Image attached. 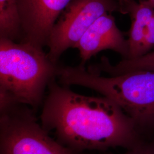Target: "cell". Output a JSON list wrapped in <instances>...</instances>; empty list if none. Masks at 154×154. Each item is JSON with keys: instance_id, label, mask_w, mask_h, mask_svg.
Here are the masks:
<instances>
[{"instance_id": "obj_1", "label": "cell", "mask_w": 154, "mask_h": 154, "mask_svg": "<svg viewBox=\"0 0 154 154\" xmlns=\"http://www.w3.org/2000/svg\"><path fill=\"white\" fill-rule=\"evenodd\" d=\"M41 120L57 141L77 152H106L132 148L146 137L111 100L72 91L53 79L48 85Z\"/></svg>"}, {"instance_id": "obj_2", "label": "cell", "mask_w": 154, "mask_h": 154, "mask_svg": "<svg viewBox=\"0 0 154 154\" xmlns=\"http://www.w3.org/2000/svg\"><path fill=\"white\" fill-rule=\"evenodd\" d=\"M55 77L65 86L93 90L111 100L146 137L154 132V70H139L103 76L85 66L57 67Z\"/></svg>"}, {"instance_id": "obj_3", "label": "cell", "mask_w": 154, "mask_h": 154, "mask_svg": "<svg viewBox=\"0 0 154 154\" xmlns=\"http://www.w3.org/2000/svg\"><path fill=\"white\" fill-rule=\"evenodd\" d=\"M57 67L43 48L0 38V85L18 103L38 106Z\"/></svg>"}, {"instance_id": "obj_4", "label": "cell", "mask_w": 154, "mask_h": 154, "mask_svg": "<svg viewBox=\"0 0 154 154\" xmlns=\"http://www.w3.org/2000/svg\"><path fill=\"white\" fill-rule=\"evenodd\" d=\"M17 105L0 116V154H88L54 140L30 110Z\"/></svg>"}, {"instance_id": "obj_5", "label": "cell", "mask_w": 154, "mask_h": 154, "mask_svg": "<svg viewBox=\"0 0 154 154\" xmlns=\"http://www.w3.org/2000/svg\"><path fill=\"white\" fill-rule=\"evenodd\" d=\"M121 11L114 0H72L55 22L50 33L48 56L56 64L67 50L74 48L84 33L106 13Z\"/></svg>"}, {"instance_id": "obj_6", "label": "cell", "mask_w": 154, "mask_h": 154, "mask_svg": "<svg viewBox=\"0 0 154 154\" xmlns=\"http://www.w3.org/2000/svg\"><path fill=\"white\" fill-rule=\"evenodd\" d=\"M72 0H17L21 42L43 48L55 22Z\"/></svg>"}, {"instance_id": "obj_7", "label": "cell", "mask_w": 154, "mask_h": 154, "mask_svg": "<svg viewBox=\"0 0 154 154\" xmlns=\"http://www.w3.org/2000/svg\"><path fill=\"white\" fill-rule=\"evenodd\" d=\"M74 49L79 51L81 66H85L91 57L105 50L115 51L122 59H127L129 53L127 38L118 27L111 13H106L94 22Z\"/></svg>"}, {"instance_id": "obj_8", "label": "cell", "mask_w": 154, "mask_h": 154, "mask_svg": "<svg viewBox=\"0 0 154 154\" xmlns=\"http://www.w3.org/2000/svg\"><path fill=\"white\" fill-rule=\"evenodd\" d=\"M119 4L121 12L128 13L131 20L127 38V60L138 58L147 26L154 15V8L146 0H122Z\"/></svg>"}, {"instance_id": "obj_9", "label": "cell", "mask_w": 154, "mask_h": 154, "mask_svg": "<svg viewBox=\"0 0 154 154\" xmlns=\"http://www.w3.org/2000/svg\"><path fill=\"white\" fill-rule=\"evenodd\" d=\"M88 70L95 73L107 75H116L139 70H154V50L133 59H122L117 64L110 63L109 59L103 57L100 62L94 66L88 67Z\"/></svg>"}, {"instance_id": "obj_10", "label": "cell", "mask_w": 154, "mask_h": 154, "mask_svg": "<svg viewBox=\"0 0 154 154\" xmlns=\"http://www.w3.org/2000/svg\"><path fill=\"white\" fill-rule=\"evenodd\" d=\"M0 38L21 40L17 0H0Z\"/></svg>"}, {"instance_id": "obj_11", "label": "cell", "mask_w": 154, "mask_h": 154, "mask_svg": "<svg viewBox=\"0 0 154 154\" xmlns=\"http://www.w3.org/2000/svg\"><path fill=\"white\" fill-rule=\"evenodd\" d=\"M154 48V15L147 26L139 53V56L144 55Z\"/></svg>"}, {"instance_id": "obj_12", "label": "cell", "mask_w": 154, "mask_h": 154, "mask_svg": "<svg viewBox=\"0 0 154 154\" xmlns=\"http://www.w3.org/2000/svg\"><path fill=\"white\" fill-rule=\"evenodd\" d=\"M102 154H114L111 152ZM120 154H154V140L145 139L131 149Z\"/></svg>"}, {"instance_id": "obj_13", "label": "cell", "mask_w": 154, "mask_h": 154, "mask_svg": "<svg viewBox=\"0 0 154 154\" xmlns=\"http://www.w3.org/2000/svg\"><path fill=\"white\" fill-rule=\"evenodd\" d=\"M18 103L16 99L0 85V116Z\"/></svg>"}, {"instance_id": "obj_14", "label": "cell", "mask_w": 154, "mask_h": 154, "mask_svg": "<svg viewBox=\"0 0 154 154\" xmlns=\"http://www.w3.org/2000/svg\"><path fill=\"white\" fill-rule=\"evenodd\" d=\"M147 1H148L149 3L153 6L154 8V0H146Z\"/></svg>"}]
</instances>
